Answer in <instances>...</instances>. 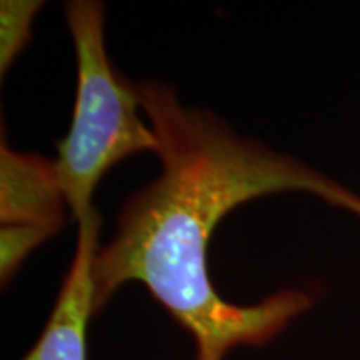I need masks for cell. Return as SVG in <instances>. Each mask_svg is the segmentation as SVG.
<instances>
[{
  "instance_id": "4",
  "label": "cell",
  "mask_w": 360,
  "mask_h": 360,
  "mask_svg": "<svg viewBox=\"0 0 360 360\" xmlns=\"http://www.w3.org/2000/svg\"><path fill=\"white\" fill-rule=\"evenodd\" d=\"M0 222L30 225L52 232L64 224L65 195L56 162L37 154H19L6 143L0 147Z\"/></svg>"
},
{
  "instance_id": "1",
  "label": "cell",
  "mask_w": 360,
  "mask_h": 360,
  "mask_svg": "<svg viewBox=\"0 0 360 360\" xmlns=\"http://www.w3.org/2000/svg\"><path fill=\"white\" fill-rule=\"evenodd\" d=\"M159 139L162 172L125 202L114 238L94 260L96 314L124 283L141 282L193 337L197 360L267 344L312 307L305 290L282 289L237 305L215 292L209 242L231 210L257 197L305 192L360 219V195L295 157L240 137L212 112L180 103L169 85L137 84Z\"/></svg>"
},
{
  "instance_id": "6",
  "label": "cell",
  "mask_w": 360,
  "mask_h": 360,
  "mask_svg": "<svg viewBox=\"0 0 360 360\" xmlns=\"http://www.w3.org/2000/svg\"><path fill=\"white\" fill-rule=\"evenodd\" d=\"M53 233L30 225H4L0 236V276L2 283L15 276L27 255Z\"/></svg>"
},
{
  "instance_id": "5",
  "label": "cell",
  "mask_w": 360,
  "mask_h": 360,
  "mask_svg": "<svg viewBox=\"0 0 360 360\" xmlns=\"http://www.w3.org/2000/svg\"><path fill=\"white\" fill-rule=\"evenodd\" d=\"M42 2L34 0H2L0 4V72L2 75L24 51L32 37L35 13Z\"/></svg>"
},
{
  "instance_id": "3",
  "label": "cell",
  "mask_w": 360,
  "mask_h": 360,
  "mask_svg": "<svg viewBox=\"0 0 360 360\" xmlns=\"http://www.w3.org/2000/svg\"><path fill=\"white\" fill-rule=\"evenodd\" d=\"M74 259L42 335L22 360H87V326L94 309V260L101 215L92 209L80 220Z\"/></svg>"
},
{
  "instance_id": "2",
  "label": "cell",
  "mask_w": 360,
  "mask_h": 360,
  "mask_svg": "<svg viewBox=\"0 0 360 360\" xmlns=\"http://www.w3.org/2000/svg\"><path fill=\"white\" fill-rule=\"evenodd\" d=\"M77 58V94L69 134L57 142L56 170L67 205L80 222L98 182L114 165L141 152L159 154V139L139 117L141 96L110 65L103 34V6L74 0L65 7Z\"/></svg>"
}]
</instances>
